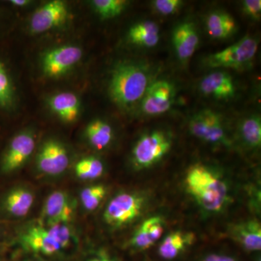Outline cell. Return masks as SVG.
I'll list each match as a JSON object with an SVG mask.
<instances>
[{"instance_id":"25","label":"cell","mask_w":261,"mask_h":261,"mask_svg":"<svg viewBox=\"0 0 261 261\" xmlns=\"http://www.w3.org/2000/svg\"><path fill=\"white\" fill-rule=\"evenodd\" d=\"M75 172L76 176L82 179H95L102 176L104 172V166L99 159L87 158L77 163L75 166Z\"/></svg>"},{"instance_id":"30","label":"cell","mask_w":261,"mask_h":261,"mask_svg":"<svg viewBox=\"0 0 261 261\" xmlns=\"http://www.w3.org/2000/svg\"><path fill=\"white\" fill-rule=\"evenodd\" d=\"M181 4L182 2L180 0H156L152 2L154 10L163 15L174 14Z\"/></svg>"},{"instance_id":"23","label":"cell","mask_w":261,"mask_h":261,"mask_svg":"<svg viewBox=\"0 0 261 261\" xmlns=\"http://www.w3.org/2000/svg\"><path fill=\"white\" fill-rule=\"evenodd\" d=\"M192 236L176 231L168 234L159 247L160 256L165 260H172L179 255L192 242Z\"/></svg>"},{"instance_id":"1","label":"cell","mask_w":261,"mask_h":261,"mask_svg":"<svg viewBox=\"0 0 261 261\" xmlns=\"http://www.w3.org/2000/svg\"><path fill=\"white\" fill-rule=\"evenodd\" d=\"M185 186L197 203L205 210L218 212L228 199L226 183L206 166L196 165L187 171Z\"/></svg>"},{"instance_id":"3","label":"cell","mask_w":261,"mask_h":261,"mask_svg":"<svg viewBox=\"0 0 261 261\" xmlns=\"http://www.w3.org/2000/svg\"><path fill=\"white\" fill-rule=\"evenodd\" d=\"M171 147V138L167 134L162 130L149 132L137 141L132 151V161L140 169L151 167L159 162Z\"/></svg>"},{"instance_id":"18","label":"cell","mask_w":261,"mask_h":261,"mask_svg":"<svg viewBox=\"0 0 261 261\" xmlns=\"http://www.w3.org/2000/svg\"><path fill=\"white\" fill-rule=\"evenodd\" d=\"M164 231V222L159 216L144 221L132 237L130 244L139 250H147L159 240Z\"/></svg>"},{"instance_id":"15","label":"cell","mask_w":261,"mask_h":261,"mask_svg":"<svg viewBox=\"0 0 261 261\" xmlns=\"http://www.w3.org/2000/svg\"><path fill=\"white\" fill-rule=\"evenodd\" d=\"M200 89L205 95L219 99H229L234 95L236 91L231 75L223 71L214 72L206 75L201 81Z\"/></svg>"},{"instance_id":"7","label":"cell","mask_w":261,"mask_h":261,"mask_svg":"<svg viewBox=\"0 0 261 261\" xmlns=\"http://www.w3.org/2000/svg\"><path fill=\"white\" fill-rule=\"evenodd\" d=\"M175 89L168 81H156L149 84L142 98V109L148 116L167 112L174 102Z\"/></svg>"},{"instance_id":"11","label":"cell","mask_w":261,"mask_h":261,"mask_svg":"<svg viewBox=\"0 0 261 261\" xmlns=\"http://www.w3.org/2000/svg\"><path fill=\"white\" fill-rule=\"evenodd\" d=\"M68 16V8L59 0L49 2L36 10L31 20L34 33H43L64 23Z\"/></svg>"},{"instance_id":"6","label":"cell","mask_w":261,"mask_h":261,"mask_svg":"<svg viewBox=\"0 0 261 261\" xmlns=\"http://www.w3.org/2000/svg\"><path fill=\"white\" fill-rule=\"evenodd\" d=\"M192 135L211 144H224L226 135L222 118L211 110H203L196 113L189 122Z\"/></svg>"},{"instance_id":"13","label":"cell","mask_w":261,"mask_h":261,"mask_svg":"<svg viewBox=\"0 0 261 261\" xmlns=\"http://www.w3.org/2000/svg\"><path fill=\"white\" fill-rule=\"evenodd\" d=\"M172 42L178 59L188 61L199 45V36L195 25L189 22L179 24L173 31Z\"/></svg>"},{"instance_id":"33","label":"cell","mask_w":261,"mask_h":261,"mask_svg":"<svg viewBox=\"0 0 261 261\" xmlns=\"http://www.w3.org/2000/svg\"><path fill=\"white\" fill-rule=\"evenodd\" d=\"M11 3L17 6H24V5L29 4L30 2L28 0H13Z\"/></svg>"},{"instance_id":"17","label":"cell","mask_w":261,"mask_h":261,"mask_svg":"<svg viewBox=\"0 0 261 261\" xmlns=\"http://www.w3.org/2000/svg\"><path fill=\"white\" fill-rule=\"evenodd\" d=\"M34 200V195L30 190L24 187H17L5 196L2 202V207L10 216L23 217L29 214Z\"/></svg>"},{"instance_id":"14","label":"cell","mask_w":261,"mask_h":261,"mask_svg":"<svg viewBox=\"0 0 261 261\" xmlns=\"http://www.w3.org/2000/svg\"><path fill=\"white\" fill-rule=\"evenodd\" d=\"M231 238L248 251L261 248V226L257 220H249L231 225L228 228Z\"/></svg>"},{"instance_id":"37","label":"cell","mask_w":261,"mask_h":261,"mask_svg":"<svg viewBox=\"0 0 261 261\" xmlns=\"http://www.w3.org/2000/svg\"><path fill=\"white\" fill-rule=\"evenodd\" d=\"M0 261H2L1 260H0Z\"/></svg>"},{"instance_id":"2","label":"cell","mask_w":261,"mask_h":261,"mask_svg":"<svg viewBox=\"0 0 261 261\" xmlns=\"http://www.w3.org/2000/svg\"><path fill=\"white\" fill-rule=\"evenodd\" d=\"M148 72L140 65L122 63L113 70L109 92L115 102L130 107L145 95L149 85Z\"/></svg>"},{"instance_id":"9","label":"cell","mask_w":261,"mask_h":261,"mask_svg":"<svg viewBox=\"0 0 261 261\" xmlns=\"http://www.w3.org/2000/svg\"><path fill=\"white\" fill-rule=\"evenodd\" d=\"M82 57V49L75 46L67 45L56 48L44 55L42 61L43 70L48 76H60L79 63Z\"/></svg>"},{"instance_id":"8","label":"cell","mask_w":261,"mask_h":261,"mask_svg":"<svg viewBox=\"0 0 261 261\" xmlns=\"http://www.w3.org/2000/svg\"><path fill=\"white\" fill-rule=\"evenodd\" d=\"M35 147L34 136L29 132H22L15 136L3 155L1 171L3 173H13L27 162Z\"/></svg>"},{"instance_id":"29","label":"cell","mask_w":261,"mask_h":261,"mask_svg":"<svg viewBox=\"0 0 261 261\" xmlns=\"http://www.w3.org/2000/svg\"><path fill=\"white\" fill-rule=\"evenodd\" d=\"M13 102V88L4 66L0 63V106H9Z\"/></svg>"},{"instance_id":"31","label":"cell","mask_w":261,"mask_h":261,"mask_svg":"<svg viewBox=\"0 0 261 261\" xmlns=\"http://www.w3.org/2000/svg\"><path fill=\"white\" fill-rule=\"evenodd\" d=\"M243 10L249 16L258 19L261 13L260 0H245L243 3Z\"/></svg>"},{"instance_id":"26","label":"cell","mask_w":261,"mask_h":261,"mask_svg":"<svg viewBox=\"0 0 261 261\" xmlns=\"http://www.w3.org/2000/svg\"><path fill=\"white\" fill-rule=\"evenodd\" d=\"M106 195V187L95 185L84 189L80 194V199L84 208L89 211L96 210Z\"/></svg>"},{"instance_id":"19","label":"cell","mask_w":261,"mask_h":261,"mask_svg":"<svg viewBox=\"0 0 261 261\" xmlns=\"http://www.w3.org/2000/svg\"><path fill=\"white\" fill-rule=\"evenodd\" d=\"M51 111L65 122H73L80 113V101L74 94L63 92L57 94L49 101Z\"/></svg>"},{"instance_id":"21","label":"cell","mask_w":261,"mask_h":261,"mask_svg":"<svg viewBox=\"0 0 261 261\" xmlns=\"http://www.w3.org/2000/svg\"><path fill=\"white\" fill-rule=\"evenodd\" d=\"M207 32L215 39H226L236 29V22L231 15L225 12L215 11L207 16L206 20Z\"/></svg>"},{"instance_id":"4","label":"cell","mask_w":261,"mask_h":261,"mask_svg":"<svg viewBox=\"0 0 261 261\" xmlns=\"http://www.w3.org/2000/svg\"><path fill=\"white\" fill-rule=\"evenodd\" d=\"M257 47L256 39L246 36L233 45L211 55L207 64L211 68H243L255 57Z\"/></svg>"},{"instance_id":"12","label":"cell","mask_w":261,"mask_h":261,"mask_svg":"<svg viewBox=\"0 0 261 261\" xmlns=\"http://www.w3.org/2000/svg\"><path fill=\"white\" fill-rule=\"evenodd\" d=\"M74 206L68 194L55 191L49 195L43 207V219L48 226L68 224L74 214Z\"/></svg>"},{"instance_id":"24","label":"cell","mask_w":261,"mask_h":261,"mask_svg":"<svg viewBox=\"0 0 261 261\" xmlns=\"http://www.w3.org/2000/svg\"><path fill=\"white\" fill-rule=\"evenodd\" d=\"M240 135L245 144L252 148L259 147L261 144V121L258 116L247 117L240 127Z\"/></svg>"},{"instance_id":"20","label":"cell","mask_w":261,"mask_h":261,"mask_svg":"<svg viewBox=\"0 0 261 261\" xmlns=\"http://www.w3.org/2000/svg\"><path fill=\"white\" fill-rule=\"evenodd\" d=\"M159 25L152 21L140 22L133 25L128 32V39L136 45L153 47L159 42Z\"/></svg>"},{"instance_id":"16","label":"cell","mask_w":261,"mask_h":261,"mask_svg":"<svg viewBox=\"0 0 261 261\" xmlns=\"http://www.w3.org/2000/svg\"><path fill=\"white\" fill-rule=\"evenodd\" d=\"M21 241L32 251L45 255H54L62 249L51 236L47 228L42 226L29 228L22 235Z\"/></svg>"},{"instance_id":"22","label":"cell","mask_w":261,"mask_h":261,"mask_svg":"<svg viewBox=\"0 0 261 261\" xmlns=\"http://www.w3.org/2000/svg\"><path fill=\"white\" fill-rule=\"evenodd\" d=\"M86 135L92 147L101 150L107 147L112 141L113 128L107 122L95 120L87 126Z\"/></svg>"},{"instance_id":"36","label":"cell","mask_w":261,"mask_h":261,"mask_svg":"<svg viewBox=\"0 0 261 261\" xmlns=\"http://www.w3.org/2000/svg\"><path fill=\"white\" fill-rule=\"evenodd\" d=\"M25 261H29V260H25Z\"/></svg>"},{"instance_id":"10","label":"cell","mask_w":261,"mask_h":261,"mask_svg":"<svg viewBox=\"0 0 261 261\" xmlns=\"http://www.w3.org/2000/svg\"><path fill=\"white\" fill-rule=\"evenodd\" d=\"M69 158L64 146L56 140L43 145L37 156V167L41 172L49 176L61 174L67 169Z\"/></svg>"},{"instance_id":"32","label":"cell","mask_w":261,"mask_h":261,"mask_svg":"<svg viewBox=\"0 0 261 261\" xmlns=\"http://www.w3.org/2000/svg\"><path fill=\"white\" fill-rule=\"evenodd\" d=\"M201 261H237V260L232 257L228 256V255L212 254V255H207Z\"/></svg>"},{"instance_id":"28","label":"cell","mask_w":261,"mask_h":261,"mask_svg":"<svg viewBox=\"0 0 261 261\" xmlns=\"http://www.w3.org/2000/svg\"><path fill=\"white\" fill-rule=\"evenodd\" d=\"M47 228L51 236L62 249L69 246L71 240V231L67 224L51 225Z\"/></svg>"},{"instance_id":"35","label":"cell","mask_w":261,"mask_h":261,"mask_svg":"<svg viewBox=\"0 0 261 261\" xmlns=\"http://www.w3.org/2000/svg\"><path fill=\"white\" fill-rule=\"evenodd\" d=\"M257 261H260V260H257Z\"/></svg>"},{"instance_id":"34","label":"cell","mask_w":261,"mask_h":261,"mask_svg":"<svg viewBox=\"0 0 261 261\" xmlns=\"http://www.w3.org/2000/svg\"><path fill=\"white\" fill-rule=\"evenodd\" d=\"M89 261H112L111 260H109V259L106 258V257H103V258H93L91 259V260H89Z\"/></svg>"},{"instance_id":"5","label":"cell","mask_w":261,"mask_h":261,"mask_svg":"<svg viewBox=\"0 0 261 261\" xmlns=\"http://www.w3.org/2000/svg\"><path fill=\"white\" fill-rule=\"evenodd\" d=\"M144 200L136 194H119L110 201L104 212V220L110 226L121 227L137 219L142 212Z\"/></svg>"},{"instance_id":"27","label":"cell","mask_w":261,"mask_h":261,"mask_svg":"<svg viewBox=\"0 0 261 261\" xmlns=\"http://www.w3.org/2000/svg\"><path fill=\"white\" fill-rule=\"evenodd\" d=\"M96 12L102 18H111L121 14L127 2L123 0H94L92 1Z\"/></svg>"}]
</instances>
